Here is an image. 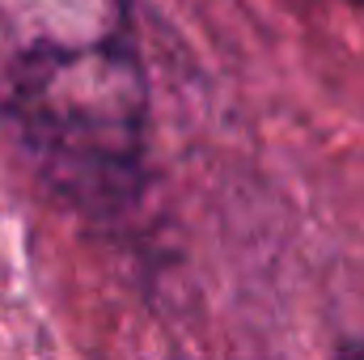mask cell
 I'll list each match as a JSON object with an SVG mask.
<instances>
[{
    "label": "cell",
    "instance_id": "1",
    "mask_svg": "<svg viewBox=\"0 0 364 360\" xmlns=\"http://www.w3.org/2000/svg\"><path fill=\"white\" fill-rule=\"evenodd\" d=\"M0 119L77 203L144 191L149 81L123 0H0Z\"/></svg>",
    "mask_w": 364,
    "mask_h": 360
},
{
    "label": "cell",
    "instance_id": "2",
    "mask_svg": "<svg viewBox=\"0 0 364 360\" xmlns=\"http://www.w3.org/2000/svg\"><path fill=\"white\" fill-rule=\"evenodd\" d=\"M339 360H364V339H348V344H339Z\"/></svg>",
    "mask_w": 364,
    "mask_h": 360
},
{
    "label": "cell",
    "instance_id": "3",
    "mask_svg": "<svg viewBox=\"0 0 364 360\" xmlns=\"http://www.w3.org/2000/svg\"><path fill=\"white\" fill-rule=\"evenodd\" d=\"M352 4H360V9H364V0H352Z\"/></svg>",
    "mask_w": 364,
    "mask_h": 360
}]
</instances>
